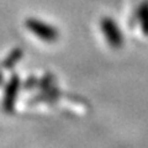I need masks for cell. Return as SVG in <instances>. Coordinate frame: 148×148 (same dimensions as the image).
Instances as JSON below:
<instances>
[{"instance_id":"4","label":"cell","mask_w":148,"mask_h":148,"mask_svg":"<svg viewBox=\"0 0 148 148\" xmlns=\"http://www.w3.org/2000/svg\"><path fill=\"white\" fill-rule=\"evenodd\" d=\"M141 21H142V27L145 34L148 35V5H143L141 11H140Z\"/></svg>"},{"instance_id":"3","label":"cell","mask_w":148,"mask_h":148,"mask_svg":"<svg viewBox=\"0 0 148 148\" xmlns=\"http://www.w3.org/2000/svg\"><path fill=\"white\" fill-rule=\"evenodd\" d=\"M18 89H20V79L16 74H14L5 89V94H4V110L9 114H11L14 111Z\"/></svg>"},{"instance_id":"1","label":"cell","mask_w":148,"mask_h":148,"mask_svg":"<svg viewBox=\"0 0 148 148\" xmlns=\"http://www.w3.org/2000/svg\"><path fill=\"white\" fill-rule=\"evenodd\" d=\"M26 27L35 36H37L38 38H41L42 41L48 42V43L56 42L59 37V34L56 27L46 24V22L41 21V20H37V18H27Z\"/></svg>"},{"instance_id":"2","label":"cell","mask_w":148,"mask_h":148,"mask_svg":"<svg viewBox=\"0 0 148 148\" xmlns=\"http://www.w3.org/2000/svg\"><path fill=\"white\" fill-rule=\"evenodd\" d=\"M101 29L109 45L114 48H120L123 45V36L111 17H104L101 21Z\"/></svg>"},{"instance_id":"5","label":"cell","mask_w":148,"mask_h":148,"mask_svg":"<svg viewBox=\"0 0 148 148\" xmlns=\"http://www.w3.org/2000/svg\"><path fill=\"white\" fill-rule=\"evenodd\" d=\"M21 54H22L21 51H15V52L12 53L11 57H9L8 61L5 62V67H6V68H11L14 64H15V63L18 61V59L21 58Z\"/></svg>"}]
</instances>
